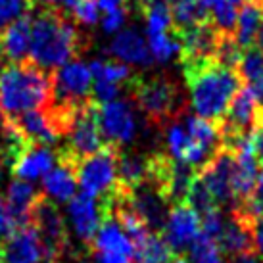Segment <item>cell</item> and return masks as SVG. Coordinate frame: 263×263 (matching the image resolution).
<instances>
[{
    "label": "cell",
    "mask_w": 263,
    "mask_h": 263,
    "mask_svg": "<svg viewBox=\"0 0 263 263\" xmlns=\"http://www.w3.org/2000/svg\"><path fill=\"white\" fill-rule=\"evenodd\" d=\"M64 140L66 142L56 148V160L66 161L73 167L106 144L98 121V102L95 98H90L77 110Z\"/></svg>",
    "instance_id": "obj_6"
},
{
    "label": "cell",
    "mask_w": 263,
    "mask_h": 263,
    "mask_svg": "<svg viewBox=\"0 0 263 263\" xmlns=\"http://www.w3.org/2000/svg\"><path fill=\"white\" fill-rule=\"evenodd\" d=\"M88 37L69 14L52 6L37 8L31 14L29 60L46 71H54L87 50Z\"/></svg>",
    "instance_id": "obj_1"
},
{
    "label": "cell",
    "mask_w": 263,
    "mask_h": 263,
    "mask_svg": "<svg viewBox=\"0 0 263 263\" xmlns=\"http://www.w3.org/2000/svg\"><path fill=\"white\" fill-rule=\"evenodd\" d=\"M66 263V261H64ZM69 263H88L87 259H83V257L79 256V254H71V261Z\"/></svg>",
    "instance_id": "obj_46"
},
{
    "label": "cell",
    "mask_w": 263,
    "mask_h": 263,
    "mask_svg": "<svg viewBox=\"0 0 263 263\" xmlns=\"http://www.w3.org/2000/svg\"><path fill=\"white\" fill-rule=\"evenodd\" d=\"M6 116H4V111H2V108H0V150H2V146H4V133H6Z\"/></svg>",
    "instance_id": "obj_42"
},
{
    "label": "cell",
    "mask_w": 263,
    "mask_h": 263,
    "mask_svg": "<svg viewBox=\"0 0 263 263\" xmlns=\"http://www.w3.org/2000/svg\"><path fill=\"white\" fill-rule=\"evenodd\" d=\"M246 87L250 88V92L254 95V98L257 100V104L263 106V73L259 75V77H256L254 81L246 83Z\"/></svg>",
    "instance_id": "obj_39"
},
{
    "label": "cell",
    "mask_w": 263,
    "mask_h": 263,
    "mask_svg": "<svg viewBox=\"0 0 263 263\" xmlns=\"http://www.w3.org/2000/svg\"><path fill=\"white\" fill-rule=\"evenodd\" d=\"M233 169H234V156L233 150L221 148L204 167L198 171V177L202 179L205 189L210 190L215 204L223 208H234V194H233Z\"/></svg>",
    "instance_id": "obj_12"
},
{
    "label": "cell",
    "mask_w": 263,
    "mask_h": 263,
    "mask_svg": "<svg viewBox=\"0 0 263 263\" xmlns=\"http://www.w3.org/2000/svg\"><path fill=\"white\" fill-rule=\"evenodd\" d=\"M127 0H98V4H100V10L102 12H108V10H111V8L116 6H121V4H125Z\"/></svg>",
    "instance_id": "obj_41"
},
{
    "label": "cell",
    "mask_w": 263,
    "mask_h": 263,
    "mask_svg": "<svg viewBox=\"0 0 263 263\" xmlns=\"http://www.w3.org/2000/svg\"><path fill=\"white\" fill-rule=\"evenodd\" d=\"M117 146L104 144L98 152L87 156L75 165L81 194L100 200L108 205L111 204V200L121 192L117 179Z\"/></svg>",
    "instance_id": "obj_5"
},
{
    "label": "cell",
    "mask_w": 263,
    "mask_h": 263,
    "mask_svg": "<svg viewBox=\"0 0 263 263\" xmlns=\"http://www.w3.org/2000/svg\"><path fill=\"white\" fill-rule=\"evenodd\" d=\"M259 114H261V108L257 100L250 92V88L242 85L229 104L223 119L219 121L221 131H223V146L231 144L233 140L240 137L252 135L254 129L259 127Z\"/></svg>",
    "instance_id": "obj_8"
},
{
    "label": "cell",
    "mask_w": 263,
    "mask_h": 263,
    "mask_svg": "<svg viewBox=\"0 0 263 263\" xmlns=\"http://www.w3.org/2000/svg\"><path fill=\"white\" fill-rule=\"evenodd\" d=\"M88 254H121L131 259L135 257V246L123 231L121 223L117 221L116 213L111 212V208L110 212L106 213Z\"/></svg>",
    "instance_id": "obj_18"
},
{
    "label": "cell",
    "mask_w": 263,
    "mask_h": 263,
    "mask_svg": "<svg viewBox=\"0 0 263 263\" xmlns=\"http://www.w3.org/2000/svg\"><path fill=\"white\" fill-rule=\"evenodd\" d=\"M221 252L225 257H238L242 254L256 252L254 250V238H252V223L242 219L240 215L231 212L229 217H225V225L221 231L219 240Z\"/></svg>",
    "instance_id": "obj_19"
},
{
    "label": "cell",
    "mask_w": 263,
    "mask_h": 263,
    "mask_svg": "<svg viewBox=\"0 0 263 263\" xmlns=\"http://www.w3.org/2000/svg\"><path fill=\"white\" fill-rule=\"evenodd\" d=\"M252 148H254V154L259 163H263V127H256L254 133H252Z\"/></svg>",
    "instance_id": "obj_38"
},
{
    "label": "cell",
    "mask_w": 263,
    "mask_h": 263,
    "mask_svg": "<svg viewBox=\"0 0 263 263\" xmlns=\"http://www.w3.org/2000/svg\"><path fill=\"white\" fill-rule=\"evenodd\" d=\"M263 22V4L257 0H246L238 10L236 17V27H234L233 37L236 44L244 48H250L256 43L257 29Z\"/></svg>",
    "instance_id": "obj_24"
},
{
    "label": "cell",
    "mask_w": 263,
    "mask_h": 263,
    "mask_svg": "<svg viewBox=\"0 0 263 263\" xmlns=\"http://www.w3.org/2000/svg\"><path fill=\"white\" fill-rule=\"evenodd\" d=\"M233 212L236 215H240L242 219H246L248 223H254L259 215H263V167L259 169V175H257L254 196L250 198V200H246L244 204L236 205Z\"/></svg>",
    "instance_id": "obj_34"
},
{
    "label": "cell",
    "mask_w": 263,
    "mask_h": 263,
    "mask_svg": "<svg viewBox=\"0 0 263 263\" xmlns=\"http://www.w3.org/2000/svg\"><path fill=\"white\" fill-rule=\"evenodd\" d=\"M127 202L131 205L135 213L148 225L152 233H161L167 213L171 210V204L161 192V189L152 181L140 183L137 189H133L127 194Z\"/></svg>",
    "instance_id": "obj_13"
},
{
    "label": "cell",
    "mask_w": 263,
    "mask_h": 263,
    "mask_svg": "<svg viewBox=\"0 0 263 263\" xmlns=\"http://www.w3.org/2000/svg\"><path fill=\"white\" fill-rule=\"evenodd\" d=\"M6 58V56H4V48H2V43H0V67H2V60Z\"/></svg>",
    "instance_id": "obj_47"
},
{
    "label": "cell",
    "mask_w": 263,
    "mask_h": 263,
    "mask_svg": "<svg viewBox=\"0 0 263 263\" xmlns=\"http://www.w3.org/2000/svg\"><path fill=\"white\" fill-rule=\"evenodd\" d=\"M41 190H37L29 181H22V179H12L6 186V200L10 204L17 208V210H22V212L29 213L31 215V210H33V205L37 202L39 198H41Z\"/></svg>",
    "instance_id": "obj_27"
},
{
    "label": "cell",
    "mask_w": 263,
    "mask_h": 263,
    "mask_svg": "<svg viewBox=\"0 0 263 263\" xmlns=\"http://www.w3.org/2000/svg\"><path fill=\"white\" fill-rule=\"evenodd\" d=\"M71 17L83 27H92L100 22V4L98 0H77Z\"/></svg>",
    "instance_id": "obj_35"
},
{
    "label": "cell",
    "mask_w": 263,
    "mask_h": 263,
    "mask_svg": "<svg viewBox=\"0 0 263 263\" xmlns=\"http://www.w3.org/2000/svg\"><path fill=\"white\" fill-rule=\"evenodd\" d=\"M173 256V250L169 248L161 233H150L144 242L135 248L133 259H137V263H167Z\"/></svg>",
    "instance_id": "obj_25"
},
{
    "label": "cell",
    "mask_w": 263,
    "mask_h": 263,
    "mask_svg": "<svg viewBox=\"0 0 263 263\" xmlns=\"http://www.w3.org/2000/svg\"><path fill=\"white\" fill-rule=\"evenodd\" d=\"M0 43L4 48V56L10 62L29 60L31 48V14L23 15L8 27L0 31Z\"/></svg>",
    "instance_id": "obj_22"
},
{
    "label": "cell",
    "mask_w": 263,
    "mask_h": 263,
    "mask_svg": "<svg viewBox=\"0 0 263 263\" xmlns=\"http://www.w3.org/2000/svg\"><path fill=\"white\" fill-rule=\"evenodd\" d=\"M200 231H202V221L198 212L190 204L183 202L171 205L161 236L165 238L175 256H184V252H189L192 244L198 240Z\"/></svg>",
    "instance_id": "obj_10"
},
{
    "label": "cell",
    "mask_w": 263,
    "mask_h": 263,
    "mask_svg": "<svg viewBox=\"0 0 263 263\" xmlns=\"http://www.w3.org/2000/svg\"><path fill=\"white\" fill-rule=\"evenodd\" d=\"M148 163H150V154L119 148V154H117V179H119L121 190L131 192L140 183H144L148 177Z\"/></svg>",
    "instance_id": "obj_23"
},
{
    "label": "cell",
    "mask_w": 263,
    "mask_h": 263,
    "mask_svg": "<svg viewBox=\"0 0 263 263\" xmlns=\"http://www.w3.org/2000/svg\"><path fill=\"white\" fill-rule=\"evenodd\" d=\"M110 54L119 62L133 66H150L154 62L146 39L135 27H127L117 33L110 44Z\"/></svg>",
    "instance_id": "obj_20"
},
{
    "label": "cell",
    "mask_w": 263,
    "mask_h": 263,
    "mask_svg": "<svg viewBox=\"0 0 263 263\" xmlns=\"http://www.w3.org/2000/svg\"><path fill=\"white\" fill-rule=\"evenodd\" d=\"M252 238H254V250L263 257V215H259L252 223Z\"/></svg>",
    "instance_id": "obj_37"
},
{
    "label": "cell",
    "mask_w": 263,
    "mask_h": 263,
    "mask_svg": "<svg viewBox=\"0 0 263 263\" xmlns=\"http://www.w3.org/2000/svg\"><path fill=\"white\" fill-rule=\"evenodd\" d=\"M171 2H184V0H171Z\"/></svg>",
    "instance_id": "obj_49"
},
{
    "label": "cell",
    "mask_w": 263,
    "mask_h": 263,
    "mask_svg": "<svg viewBox=\"0 0 263 263\" xmlns=\"http://www.w3.org/2000/svg\"><path fill=\"white\" fill-rule=\"evenodd\" d=\"M148 48H150V54L156 62L165 64L171 58L181 54V39L175 35V31L148 35Z\"/></svg>",
    "instance_id": "obj_28"
},
{
    "label": "cell",
    "mask_w": 263,
    "mask_h": 263,
    "mask_svg": "<svg viewBox=\"0 0 263 263\" xmlns=\"http://www.w3.org/2000/svg\"><path fill=\"white\" fill-rule=\"evenodd\" d=\"M108 212L110 205L85 194L73 196L67 202V221L71 227V233L85 250H90Z\"/></svg>",
    "instance_id": "obj_9"
},
{
    "label": "cell",
    "mask_w": 263,
    "mask_h": 263,
    "mask_svg": "<svg viewBox=\"0 0 263 263\" xmlns=\"http://www.w3.org/2000/svg\"><path fill=\"white\" fill-rule=\"evenodd\" d=\"M98 121L106 144L123 148L137 135V117L127 100H111L98 104Z\"/></svg>",
    "instance_id": "obj_11"
},
{
    "label": "cell",
    "mask_w": 263,
    "mask_h": 263,
    "mask_svg": "<svg viewBox=\"0 0 263 263\" xmlns=\"http://www.w3.org/2000/svg\"><path fill=\"white\" fill-rule=\"evenodd\" d=\"M140 14H142L144 22H146L148 35L173 31V15H171V6H169L167 2L150 4V6L142 8Z\"/></svg>",
    "instance_id": "obj_29"
},
{
    "label": "cell",
    "mask_w": 263,
    "mask_h": 263,
    "mask_svg": "<svg viewBox=\"0 0 263 263\" xmlns=\"http://www.w3.org/2000/svg\"><path fill=\"white\" fill-rule=\"evenodd\" d=\"M223 35L225 33H221L213 25L212 20L198 23L194 27L186 29L184 33L179 35V39H181L179 62L186 64V62H210V60H215Z\"/></svg>",
    "instance_id": "obj_15"
},
{
    "label": "cell",
    "mask_w": 263,
    "mask_h": 263,
    "mask_svg": "<svg viewBox=\"0 0 263 263\" xmlns=\"http://www.w3.org/2000/svg\"><path fill=\"white\" fill-rule=\"evenodd\" d=\"M29 213L14 208L6 200V196H0V242L6 240L8 236H12L15 231H20L22 227L29 225Z\"/></svg>",
    "instance_id": "obj_30"
},
{
    "label": "cell",
    "mask_w": 263,
    "mask_h": 263,
    "mask_svg": "<svg viewBox=\"0 0 263 263\" xmlns=\"http://www.w3.org/2000/svg\"><path fill=\"white\" fill-rule=\"evenodd\" d=\"M236 71L240 75V81L246 85L250 81H254L256 77L263 73V50L257 48L256 44L244 48L240 54V60L236 64Z\"/></svg>",
    "instance_id": "obj_32"
},
{
    "label": "cell",
    "mask_w": 263,
    "mask_h": 263,
    "mask_svg": "<svg viewBox=\"0 0 263 263\" xmlns=\"http://www.w3.org/2000/svg\"><path fill=\"white\" fill-rule=\"evenodd\" d=\"M52 100V73L31 60L10 62L0 67V108L8 121L22 114L48 106Z\"/></svg>",
    "instance_id": "obj_3"
},
{
    "label": "cell",
    "mask_w": 263,
    "mask_h": 263,
    "mask_svg": "<svg viewBox=\"0 0 263 263\" xmlns=\"http://www.w3.org/2000/svg\"><path fill=\"white\" fill-rule=\"evenodd\" d=\"M95 77L81 60H71L52 71V100L50 106L60 111L73 114L92 98Z\"/></svg>",
    "instance_id": "obj_7"
},
{
    "label": "cell",
    "mask_w": 263,
    "mask_h": 263,
    "mask_svg": "<svg viewBox=\"0 0 263 263\" xmlns=\"http://www.w3.org/2000/svg\"><path fill=\"white\" fill-rule=\"evenodd\" d=\"M127 15H129V10H127L125 4L111 8V10H108V12H104L102 29L106 31V33H116V31H121L123 29V25L127 23Z\"/></svg>",
    "instance_id": "obj_36"
},
{
    "label": "cell",
    "mask_w": 263,
    "mask_h": 263,
    "mask_svg": "<svg viewBox=\"0 0 263 263\" xmlns=\"http://www.w3.org/2000/svg\"><path fill=\"white\" fill-rule=\"evenodd\" d=\"M2 263H52L48 250L43 244L33 223L22 227L12 236L0 242Z\"/></svg>",
    "instance_id": "obj_14"
},
{
    "label": "cell",
    "mask_w": 263,
    "mask_h": 263,
    "mask_svg": "<svg viewBox=\"0 0 263 263\" xmlns=\"http://www.w3.org/2000/svg\"><path fill=\"white\" fill-rule=\"evenodd\" d=\"M90 71L95 81H104V83H114L123 87L129 83V79L133 77L131 67L119 62V60H95L90 64Z\"/></svg>",
    "instance_id": "obj_26"
},
{
    "label": "cell",
    "mask_w": 263,
    "mask_h": 263,
    "mask_svg": "<svg viewBox=\"0 0 263 263\" xmlns=\"http://www.w3.org/2000/svg\"><path fill=\"white\" fill-rule=\"evenodd\" d=\"M10 123L20 131L23 139L29 144H43V146H56L62 139L58 131V125L54 121L48 106L31 110L27 114H22L20 117L12 119Z\"/></svg>",
    "instance_id": "obj_16"
},
{
    "label": "cell",
    "mask_w": 263,
    "mask_h": 263,
    "mask_svg": "<svg viewBox=\"0 0 263 263\" xmlns=\"http://www.w3.org/2000/svg\"><path fill=\"white\" fill-rule=\"evenodd\" d=\"M257 2H261V0H257Z\"/></svg>",
    "instance_id": "obj_50"
},
{
    "label": "cell",
    "mask_w": 263,
    "mask_h": 263,
    "mask_svg": "<svg viewBox=\"0 0 263 263\" xmlns=\"http://www.w3.org/2000/svg\"><path fill=\"white\" fill-rule=\"evenodd\" d=\"M37 0H0V31L23 15L33 14Z\"/></svg>",
    "instance_id": "obj_33"
},
{
    "label": "cell",
    "mask_w": 263,
    "mask_h": 263,
    "mask_svg": "<svg viewBox=\"0 0 263 263\" xmlns=\"http://www.w3.org/2000/svg\"><path fill=\"white\" fill-rule=\"evenodd\" d=\"M259 125L263 127V108H261V114H259Z\"/></svg>",
    "instance_id": "obj_48"
},
{
    "label": "cell",
    "mask_w": 263,
    "mask_h": 263,
    "mask_svg": "<svg viewBox=\"0 0 263 263\" xmlns=\"http://www.w3.org/2000/svg\"><path fill=\"white\" fill-rule=\"evenodd\" d=\"M257 46V48H261L263 50V22L261 25H259V29H257V35H256V43H254Z\"/></svg>",
    "instance_id": "obj_44"
},
{
    "label": "cell",
    "mask_w": 263,
    "mask_h": 263,
    "mask_svg": "<svg viewBox=\"0 0 263 263\" xmlns=\"http://www.w3.org/2000/svg\"><path fill=\"white\" fill-rule=\"evenodd\" d=\"M233 263H263V257L259 254H256V252H250V254L233 257Z\"/></svg>",
    "instance_id": "obj_40"
},
{
    "label": "cell",
    "mask_w": 263,
    "mask_h": 263,
    "mask_svg": "<svg viewBox=\"0 0 263 263\" xmlns=\"http://www.w3.org/2000/svg\"><path fill=\"white\" fill-rule=\"evenodd\" d=\"M125 88L133 102L146 116L148 123L158 129L186 114V100L181 87L165 73L133 75Z\"/></svg>",
    "instance_id": "obj_4"
},
{
    "label": "cell",
    "mask_w": 263,
    "mask_h": 263,
    "mask_svg": "<svg viewBox=\"0 0 263 263\" xmlns=\"http://www.w3.org/2000/svg\"><path fill=\"white\" fill-rule=\"evenodd\" d=\"M158 2H167V0H137V8L142 10V8L150 6V4H158Z\"/></svg>",
    "instance_id": "obj_43"
},
{
    "label": "cell",
    "mask_w": 263,
    "mask_h": 263,
    "mask_svg": "<svg viewBox=\"0 0 263 263\" xmlns=\"http://www.w3.org/2000/svg\"><path fill=\"white\" fill-rule=\"evenodd\" d=\"M54 163H56V150H52V146L27 144L17 154V158L10 167V173L14 179L31 183L35 179H43L54 167Z\"/></svg>",
    "instance_id": "obj_17"
},
{
    "label": "cell",
    "mask_w": 263,
    "mask_h": 263,
    "mask_svg": "<svg viewBox=\"0 0 263 263\" xmlns=\"http://www.w3.org/2000/svg\"><path fill=\"white\" fill-rule=\"evenodd\" d=\"M167 263H189V259H186L184 256H173Z\"/></svg>",
    "instance_id": "obj_45"
},
{
    "label": "cell",
    "mask_w": 263,
    "mask_h": 263,
    "mask_svg": "<svg viewBox=\"0 0 263 263\" xmlns=\"http://www.w3.org/2000/svg\"><path fill=\"white\" fill-rule=\"evenodd\" d=\"M56 163L58 165H54L43 177V190L41 192L54 204H62V202H69L75 196V190L79 184H77V173H75L73 165L58 160H56Z\"/></svg>",
    "instance_id": "obj_21"
},
{
    "label": "cell",
    "mask_w": 263,
    "mask_h": 263,
    "mask_svg": "<svg viewBox=\"0 0 263 263\" xmlns=\"http://www.w3.org/2000/svg\"><path fill=\"white\" fill-rule=\"evenodd\" d=\"M183 66L189 100L194 114L204 119L221 121L234 95L242 87L236 67L210 62H186Z\"/></svg>",
    "instance_id": "obj_2"
},
{
    "label": "cell",
    "mask_w": 263,
    "mask_h": 263,
    "mask_svg": "<svg viewBox=\"0 0 263 263\" xmlns=\"http://www.w3.org/2000/svg\"><path fill=\"white\" fill-rule=\"evenodd\" d=\"M189 263H225L219 244L200 233L198 240L189 250Z\"/></svg>",
    "instance_id": "obj_31"
}]
</instances>
